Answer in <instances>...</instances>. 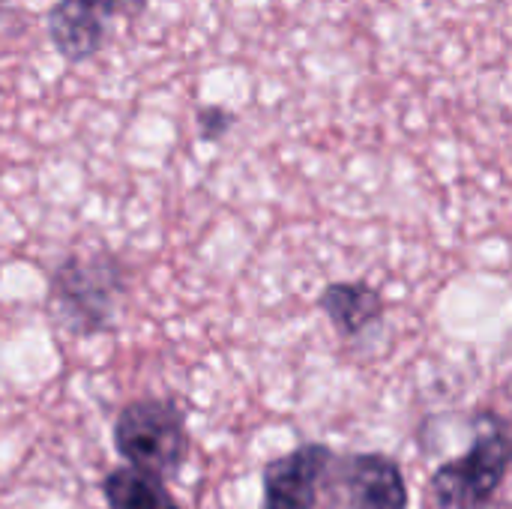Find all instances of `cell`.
<instances>
[{
	"label": "cell",
	"instance_id": "1",
	"mask_svg": "<svg viewBox=\"0 0 512 509\" xmlns=\"http://www.w3.org/2000/svg\"><path fill=\"white\" fill-rule=\"evenodd\" d=\"M126 294L123 264L102 249L72 252L48 279V309L54 324L69 336L105 333Z\"/></svg>",
	"mask_w": 512,
	"mask_h": 509
},
{
	"label": "cell",
	"instance_id": "2",
	"mask_svg": "<svg viewBox=\"0 0 512 509\" xmlns=\"http://www.w3.org/2000/svg\"><path fill=\"white\" fill-rule=\"evenodd\" d=\"M510 468V435L507 420L495 411H480L474 417V444L471 450L441 465L429 492L438 509H486L492 507L495 492L501 489Z\"/></svg>",
	"mask_w": 512,
	"mask_h": 509
},
{
	"label": "cell",
	"instance_id": "3",
	"mask_svg": "<svg viewBox=\"0 0 512 509\" xmlns=\"http://www.w3.org/2000/svg\"><path fill=\"white\" fill-rule=\"evenodd\" d=\"M114 447L129 468L159 480L177 474L189 456L186 417L171 399L129 402L114 423Z\"/></svg>",
	"mask_w": 512,
	"mask_h": 509
},
{
	"label": "cell",
	"instance_id": "4",
	"mask_svg": "<svg viewBox=\"0 0 512 509\" xmlns=\"http://www.w3.org/2000/svg\"><path fill=\"white\" fill-rule=\"evenodd\" d=\"M327 509H408L402 465L384 453L330 459L321 486Z\"/></svg>",
	"mask_w": 512,
	"mask_h": 509
},
{
	"label": "cell",
	"instance_id": "5",
	"mask_svg": "<svg viewBox=\"0 0 512 509\" xmlns=\"http://www.w3.org/2000/svg\"><path fill=\"white\" fill-rule=\"evenodd\" d=\"M111 18H117L111 0H54L45 27L54 48L69 63H81L105 48Z\"/></svg>",
	"mask_w": 512,
	"mask_h": 509
},
{
	"label": "cell",
	"instance_id": "6",
	"mask_svg": "<svg viewBox=\"0 0 512 509\" xmlns=\"http://www.w3.org/2000/svg\"><path fill=\"white\" fill-rule=\"evenodd\" d=\"M333 453L324 444H303L264 468L261 509H315L318 486Z\"/></svg>",
	"mask_w": 512,
	"mask_h": 509
},
{
	"label": "cell",
	"instance_id": "7",
	"mask_svg": "<svg viewBox=\"0 0 512 509\" xmlns=\"http://www.w3.org/2000/svg\"><path fill=\"white\" fill-rule=\"evenodd\" d=\"M318 306L342 339H354L384 318V300L366 282H333L321 291Z\"/></svg>",
	"mask_w": 512,
	"mask_h": 509
},
{
	"label": "cell",
	"instance_id": "8",
	"mask_svg": "<svg viewBox=\"0 0 512 509\" xmlns=\"http://www.w3.org/2000/svg\"><path fill=\"white\" fill-rule=\"evenodd\" d=\"M102 495L111 509H183L159 477L129 465L114 468L102 480Z\"/></svg>",
	"mask_w": 512,
	"mask_h": 509
},
{
	"label": "cell",
	"instance_id": "9",
	"mask_svg": "<svg viewBox=\"0 0 512 509\" xmlns=\"http://www.w3.org/2000/svg\"><path fill=\"white\" fill-rule=\"evenodd\" d=\"M234 123H237V117L228 108H222V105L198 108V132H201L204 141H219Z\"/></svg>",
	"mask_w": 512,
	"mask_h": 509
},
{
	"label": "cell",
	"instance_id": "10",
	"mask_svg": "<svg viewBox=\"0 0 512 509\" xmlns=\"http://www.w3.org/2000/svg\"><path fill=\"white\" fill-rule=\"evenodd\" d=\"M111 3H114L117 15H132L144 6V0H111Z\"/></svg>",
	"mask_w": 512,
	"mask_h": 509
},
{
	"label": "cell",
	"instance_id": "11",
	"mask_svg": "<svg viewBox=\"0 0 512 509\" xmlns=\"http://www.w3.org/2000/svg\"><path fill=\"white\" fill-rule=\"evenodd\" d=\"M3 6H6V0H0V9H3Z\"/></svg>",
	"mask_w": 512,
	"mask_h": 509
}]
</instances>
